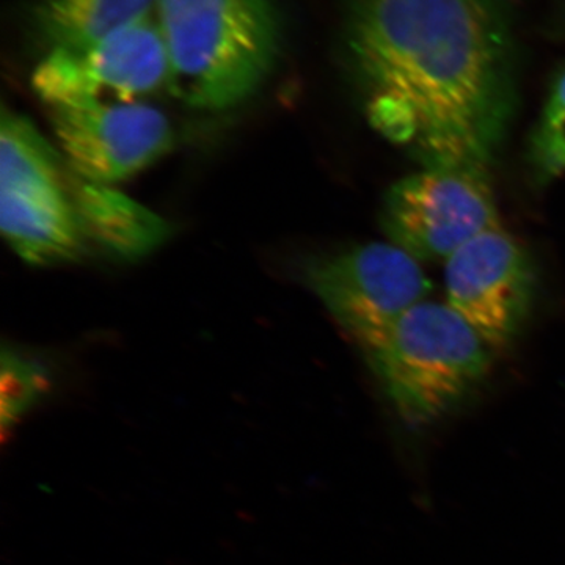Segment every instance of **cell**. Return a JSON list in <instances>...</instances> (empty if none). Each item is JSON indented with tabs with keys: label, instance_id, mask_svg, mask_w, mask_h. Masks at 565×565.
<instances>
[{
	"label": "cell",
	"instance_id": "obj_11",
	"mask_svg": "<svg viewBox=\"0 0 565 565\" xmlns=\"http://www.w3.org/2000/svg\"><path fill=\"white\" fill-rule=\"evenodd\" d=\"M156 0H35L32 25L47 50H74L154 13Z\"/></svg>",
	"mask_w": 565,
	"mask_h": 565
},
{
	"label": "cell",
	"instance_id": "obj_10",
	"mask_svg": "<svg viewBox=\"0 0 565 565\" xmlns=\"http://www.w3.org/2000/svg\"><path fill=\"white\" fill-rule=\"evenodd\" d=\"M70 189L88 241L121 258L147 255L169 234L163 218L110 185L82 180L70 169Z\"/></svg>",
	"mask_w": 565,
	"mask_h": 565
},
{
	"label": "cell",
	"instance_id": "obj_3",
	"mask_svg": "<svg viewBox=\"0 0 565 565\" xmlns=\"http://www.w3.org/2000/svg\"><path fill=\"white\" fill-rule=\"evenodd\" d=\"M363 352L394 411L412 427L448 414L486 377L494 353L455 308L429 299Z\"/></svg>",
	"mask_w": 565,
	"mask_h": 565
},
{
	"label": "cell",
	"instance_id": "obj_8",
	"mask_svg": "<svg viewBox=\"0 0 565 565\" xmlns=\"http://www.w3.org/2000/svg\"><path fill=\"white\" fill-rule=\"evenodd\" d=\"M51 121L71 172L96 184L129 180L173 147L169 118L141 102L51 107Z\"/></svg>",
	"mask_w": 565,
	"mask_h": 565
},
{
	"label": "cell",
	"instance_id": "obj_12",
	"mask_svg": "<svg viewBox=\"0 0 565 565\" xmlns=\"http://www.w3.org/2000/svg\"><path fill=\"white\" fill-rule=\"evenodd\" d=\"M50 377L40 363L14 351L2 353V427L20 422L47 392Z\"/></svg>",
	"mask_w": 565,
	"mask_h": 565
},
{
	"label": "cell",
	"instance_id": "obj_13",
	"mask_svg": "<svg viewBox=\"0 0 565 565\" xmlns=\"http://www.w3.org/2000/svg\"><path fill=\"white\" fill-rule=\"evenodd\" d=\"M531 158L541 177L556 178L565 173V70L546 99L531 145Z\"/></svg>",
	"mask_w": 565,
	"mask_h": 565
},
{
	"label": "cell",
	"instance_id": "obj_6",
	"mask_svg": "<svg viewBox=\"0 0 565 565\" xmlns=\"http://www.w3.org/2000/svg\"><path fill=\"white\" fill-rule=\"evenodd\" d=\"M169 76L166 44L152 13L85 46L47 52L32 85L50 107L136 103L169 88Z\"/></svg>",
	"mask_w": 565,
	"mask_h": 565
},
{
	"label": "cell",
	"instance_id": "obj_9",
	"mask_svg": "<svg viewBox=\"0 0 565 565\" xmlns=\"http://www.w3.org/2000/svg\"><path fill=\"white\" fill-rule=\"evenodd\" d=\"M446 303L494 352L515 340L534 292L533 264L503 226L479 234L445 262Z\"/></svg>",
	"mask_w": 565,
	"mask_h": 565
},
{
	"label": "cell",
	"instance_id": "obj_2",
	"mask_svg": "<svg viewBox=\"0 0 565 565\" xmlns=\"http://www.w3.org/2000/svg\"><path fill=\"white\" fill-rule=\"evenodd\" d=\"M169 90L195 109L247 99L273 70L278 22L270 0H156Z\"/></svg>",
	"mask_w": 565,
	"mask_h": 565
},
{
	"label": "cell",
	"instance_id": "obj_5",
	"mask_svg": "<svg viewBox=\"0 0 565 565\" xmlns=\"http://www.w3.org/2000/svg\"><path fill=\"white\" fill-rule=\"evenodd\" d=\"M382 223L390 243L419 262H446L501 226L489 173L475 166H426L401 178L386 193Z\"/></svg>",
	"mask_w": 565,
	"mask_h": 565
},
{
	"label": "cell",
	"instance_id": "obj_1",
	"mask_svg": "<svg viewBox=\"0 0 565 565\" xmlns=\"http://www.w3.org/2000/svg\"><path fill=\"white\" fill-rule=\"evenodd\" d=\"M345 46L379 134L423 167L490 163L514 107L501 0H344Z\"/></svg>",
	"mask_w": 565,
	"mask_h": 565
},
{
	"label": "cell",
	"instance_id": "obj_7",
	"mask_svg": "<svg viewBox=\"0 0 565 565\" xmlns=\"http://www.w3.org/2000/svg\"><path fill=\"white\" fill-rule=\"evenodd\" d=\"M419 263L396 244H363L313 264L308 280L334 321L364 349L427 300L430 281Z\"/></svg>",
	"mask_w": 565,
	"mask_h": 565
},
{
	"label": "cell",
	"instance_id": "obj_4",
	"mask_svg": "<svg viewBox=\"0 0 565 565\" xmlns=\"http://www.w3.org/2000/svg\"><path fill=\"white\" fill-rule=\"evenodd\" d=\"M0 230L33 266L74 262L90 243L71 196L68 163L22 115L0 122Z\"/></svg>",
	"mask_w": 565,
	"mask_h": 565
}]
</instances>
